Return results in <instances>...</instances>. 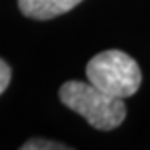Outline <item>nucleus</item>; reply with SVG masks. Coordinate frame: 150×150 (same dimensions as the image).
Returning <instances> with one entry per match:
<instances>
[{
	"mask_svg": "<svg viewBox=\"0 0 150 150\" xmlns=\"http://www.w3.org/2000/svg\"><path fill=\"white\" fill-rule=\"evenodd\" d=\"M10 77H12V70L10 67L0 59V95L5 92V88L10 83Z\"/></svg>",
	"mask_w": 150,
	"mask_h": 150,
	"instance_id": "5",
	"label": "nucleus"
},
{
	"mask_svg": "<svg viewBox=\"0 0 150 150\" xmlns=\"http://www.w3.org/2000/svg\"><path fill=\"white\" fill-rule=\"evenodd\" d=\"M60 100L98 130H113L125 120L127 110L122 98L112 97L90 82L70 80L60 87Z\"/></svg>",
	"mask_w": 150,
	"mask_h": 150,
	"instance_id": "1",
	"label": "nucleus"
},
{
	"mask_svg": "<svg viewBox=\"0 0 150 150\" xmlns=\"http://www.w3.org/2000/svg\"><path fill=\"white\" fill-rule=\"evenodd\" d=\"M87 79L92 85L117 98L132 97L142 83V72L130 55L122 50H103L87 64Z\"/></svg>",
	"mask_w": 150,
	"mask_h": 150,
	"instance_id": "2",
	"label": "nucleus"
},
{
	"mask_svg": "<svg viewBox=\"0 0 150 150\" xmlns=\"http://www.w3.org/2000/svg\"><path fill=\"white\" fill-rule=\"evenodd\" d=\"M18 8L25 17L35 20H48L67 13L82 0H17Z\"/></svg>",
	"mask_w": 150,
	"mask_h": 150,
	"instance_id": "3",
	"label": "nucleus"
},
{
	"mask_svg": "<svg viewBox=\"0 0 150 150\" xmlns=\"http://www.w3.org/2000/svg\"><path fill=\"white\" fill-rule=\"evenodd\" d=\"M22 150H65L67 145L57 144V142H52V140H42V139H33L28 140L27 144H23L20 147Z\"/></svg>",
	"mask_w": 150,
	"mask_h": 150,
	"instance_id": "4",
	"label": "nucleus"
}]
</instances>
